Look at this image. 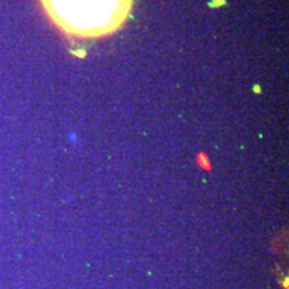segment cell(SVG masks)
I'll use <instances>...</instances> for the list:
<instances>
[{"mask_svg":"<svg viewBox=\"0 0 289 289\" xmlns=\"http://www.w3.org/2000/svg\"><path fill=\"white\" fill-rule=\"evenodd\" d=\"M60 31L72 38H105L117 32L130 16L134 0H40Z\"/></svg>","mask_w":289,"mask_h":289,"instance_id":"1","label":"cell"}]
</instances>
